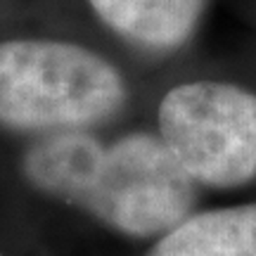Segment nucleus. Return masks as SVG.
Returning a JSON list of instances; mask_svg holds the SVG:
<instances>
[{"instance_id": "f03ea898", "label": "nucleus", "mask_w": 256, "mask_h": 256, "mask_svg": "<svg viewBox=\"0 0 256 256\" xmlns=\"http://www.w3.org/2000/svg\"><path fill=\"white\" fill-rule=\"evenodd\" d=\"M130 98L126 72L98 48L57 36L0 40V130L10 136L102 130Z\"/></svg>"}, {"instance_id": "f257e3e1", "label": "nucleus", "mask_w": 256, "mask_h": 256, "mask_svg": "<svg viewBox=\"0 0 256 256\" xmlns=\"http://www.w3.org/2000/svg\"><path fill=\"white\" fill-rule=\"evenodd\" d=\"M19 174L34 192L130 240H159L194 211L200 192L152 126L26 140Z\"/></svg>"}, {"instance_id": "20e7f679", "label": "nucleus", "mask_w": 256, "mask_h": 256, "mask_svg": "<svg viewBox=\"0 0 256 256\" xmlns=\"http://www.w3.org/2000/svg\"><path fill=\"white\" fill-rule=\"evenodd\" d=\"M92 19L145 57H171L194 43L211 0H83Z\"/></svg>"}, {"instance_id": "39448f33", "label": "nucleus", "mask_w": 256, "mask_h": 256, "mask_svg": "<svg viewBox=\"0 0 256 256\" xmlns=\"http://www.w3.org/2000/svg\"><path fill=\"white\" fill-rule=\"evenodd\" d=\"M147 256H256V202L192 211Z\"/></svg>"}, {"instance_id": "423d86ee", "label": "nucleus", "mask_w": 256, "mask_h": 256, "mask_svg": "<svg viewBox=\"0 0 256 256\" xmlns=\"http://www.w3.org/2000/svg\"><path fill=\"white\" fill-rule=\"evenodd\" d=\"M0 256H2V252H0Z\"/></svg>"}, {"instance_id": "7ed1b4c3", "label": "nucleus", "mask_w": 256, "mask_h": 256, "mask_svg": "<svg viewBox=\"0 0 256 256\" xmlns=\"http://www.w3.org/2000/svg\"><path fill=\"white\" fill-rule=\"evenodd\" d=\"M152 128L197 188L240 190L256 180V88L197 76L168 86Z\"/></svg>"}]
</instances>
